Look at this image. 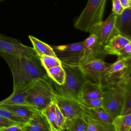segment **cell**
<instances>
[{
	"label": "cell",
	"instance_id": "cell-17",
	"mask_svg": "<svg viewBox=\"0 0 131 131\" xmlns=\"http://www.w3.org/2000/svg\"><path fill=\"white\" fill-rule=\"evenodd\" d=\"M16 116L28 122L37 111L34 107L29 105H0Z\"/></svg>",
	"mask_w": 131,
	"mask_h": 131
},
{
	"label": "cell",
	"instance_id": "cell-21",
	"mask_svg": "<svg viewBox=\"0 0 131 131\" xmlns=\"http://www.w3.org/2000/svg\"><path fill=\"white\" fill-rule=\"evenodd\" d=\"M85 113L98 120L108 123L113 121V119L103 107L90 108L85 106Z\"/></svg>",
	"mask_w": 131,
	"mask_h": 131
},
{
	"label": "cell",
	"instance_id": "cell-28",
	"mask_svg": "<svg viewBox=\"0 0 131 131\" xmlns=\"http://www.w3.org/2000/svg\"><path fill=\"white\" fill-rule=\"evenodd\" d=\"M0 116L13 121L21 126H23L27 122L22 118L16 116L10 111L1 107H0Z\"/></svg>",
	"mask_w": 131,
	"mask_h": 131
},
{
	"label": "cell",
	"instance_id": "cell-18",
	"mask_svg": "<svg viewBox=\"0 0 131 131\" xmlns=\"http://www.w3.org/2000/svg\"><path fill=\"white\" fill-rule=\"evenodd\" d=\"M85 118L88 122L87 131H115L112 123L98 120L86 113Z\"/></svg>",
	"mask_w": 131,
	"mask_h": 131
},
{
	"label": "cell",
	"instance_id": "cell-20",
	"mask_svg": "<svg viewBox=\"0 0 131 131\" xmlns=\"http://www.w3.org/2000/svg\"><path fill=\"white\" fill-rule=\"evenodd\" d=\"M26 89L13 91L7 98L0 101V105H28L26 101Z\"/></svg>",
	"mask_w": 131,
	"mask_h": 131
},
{
	"label": "cell",
	"instance_id": "cell-27",
	"mask_svg": "<svg viewBox=\"0 0 131 131\" xmlns=\"http://www.w3.org/2000/svg\"><path fill=\"white\" fill-rule=\"evenodd\" d=\"M131 87H129L125 94L121 110V115L131 114Z\"/></svg>",
	"mask_w": 131,
	"mask_h": 131
},
{
	"label": "cell",
	"instance_id": "cell-13",
	"mask_svg": "<svg viewBox=\"0 0 131 131\" xmlns=\"http://www.w3.org/2000/svg\"><path fill=\"white\" fill-rule=\"evenodd\" d=\"M115 29L118 34L131 40V8L124 9L120 14H116Z\"/></svg>",
	"mask_w": 131,
	"mask_h": 131
},
{
	"label": "cell",
	"instance_id": "cell-35",
	"mask_svg": "<svg viewBox=\"0 0 131 131\" xmlns=\"http://www.w3.org/2000/svg\"><path fill=\"white\" fill-rule=\"evenodd\" d=\"M119 1L123 9L130 7V5H131L130 0H119Z\"/></svg>",
	"mask_w": 131,
	"mask_h": 131
},
{
	"label": "cell",
	"instance_id": "cell-15",
	"mask_svg": "<svg viewBox=\"0 0 131 131\" xmlns=\"http://www.w3.org/2000/svg\"><path fill=\"white\" fill-rule=\"evenodd\" d=\"M131 40L119 34L113 36L104 46L103 50L107 55H116L117 53L126 44L130 43Z\"/></svg>",
	"mask_w": 131,
	"mask_h": 131
},
{
	"label": "cell",
	"instance_id": "cell-31",
	"mask_svg": "<svg viewBox=\"0 0 131 131\" xmlns=\"http://www.w3.org/2000/svg\"><path fill=\"white\" fill-rule=\"evenodd\" d=\"M118 59L131 57V44L128 43L123 47L117 54Z\"/></svg>",
	"mask_w": 131,
	"mask_h": 131
},
{
	"label": "cell",
	"instance_id": "cell-10",
	"mask_svg": "<svg viewBox=\"0 0 131 131\" xmlns=\"http://www.w3.org/2000/svg\"><path fill=\"white\" fill-rule=\"evenodd\" d=\"M54 101L67 119L85 117V106L75 99L55 95Z\"/></svg>",
	"mask_w": 131,
	"mask_h": 131
},
{
	"label": "cell",
	"instance_id": "cell-11",
	"mask_svg": "<svg viewBox=\"0 0 131 131\" xmlns=\"http://www.w3.org/2000/svg\"><path fill=\"white\" fill-rule=\"evenodd\" d=\"M116 14L112 12L104 21H102L92 33L96 35L99 43L104 47L114 35L118 34L115 29Z\"/></svg>",
	"mask_w": 131,
	"mask_h": 131
},
{
	"label": "cell",
	"instance_id": "cell-8",
	"mask_svg": "<svg viewBox=\"0 0 131 131\" xmlns=\"http://www.w3.org/2000/svg\"><path fill=\"white\" fill-rule=\"evenodd\" d=\"M110 65L103 59L92 58L83 61L79 67L86 80L103 86L104 75Z\"/></svg>",
	"mask_w": 131,
	"mask_h": 131
},
{
	"label": "cell",
	"instance_id": "cell-24",
	"mask_svg": "<svg viewBox=\"0 0 131 131\" xmlns=\"http://www.w3.org/2000/svg\"><path fill=\"white\" fill-rule=\"evenodd\" d=\"M48 77L59 85L64 83L66 79V72L62 64L46 70Z\"/></svg>",
	"mask_w": 131,
	"mask_h": 131
},
{
	"label": "cell",
	"instance_id": "cell-23",
	"mask_svg": "<svg viewBox=\"0 0 131 131\" xmlns=\"http://www.w3.org/2000/svg\"><path fill=\"white\" fill-rule=\"evenodd\" d=\"M115 131H129L131 128V114L118 115L112 122Z\"/></svg>",
	"mask_w": 131,
	"mask_h": 131
},
{
	"label": "cell",
	"instance_id": "cell-2",
	"mask_svg": "<svg viewBox=\"0 0 131 131\" xmlns=\"http://www.w3.org/2000/svg\"><path fill=\"white\" fill-rule=\"evenodd\" d=\"M62 66L66 72V79L63 84L59 85L49 78L53 92L56 95L73 98L80 101L81 89L86 80L79 67Z\"/></svg>",
	"mask_w": 131,
	"mask_h": 131
},
{
	"label": "cell",
	"instance_id": "cell-33",
	"mask_svg": "<svg viewBox=\"0 0 131 131\" xmlns=\"http://www.w3.org/2000/svg\"><path fill=\"white\" fill-rule=\"evenodd\" d=\"M18 124L15 122L8 119L4 117L0 116V129L6 127H8L13 125ZM19 125V124H18Z\"/></svg>",
	"mask_w": 131,
	"mask_h": 131
},
{
	"label": "cell",
	"instance_id": "cell-14",
	"mask_svg": "<svg viewBox=\"0 0 131 131\" xmlns=\"http://www.w3.org/2000/svg\"><path fill=\"white\" fill-rule=\"evenodd\" d=\"M21 127L23 131H53L44 115L38 111Z\"/></svg>",
	"mask_w": 131,
	"mask_h": 131
},
{
	"label": "cell",
	"instance_id": "cell-22",
	"mask_svg": "<svg viewBox=\"0 0 131 131\" xmlns=\"http://www.w3.org/2000/svg\"><path fill=\"white\" fill-rule=\"evenodd\" d=\"M64 129L66 131H87L88 122L85 117L67 119Z\"/></svg>",
	"mask_w": 131,
	"mask_h": 131
},
{
	"label": "cell",
	"instance_id": "cell-12",
	"mask_svg": "<svg viewBox=\"0 0 131 131\" xmlns=\"http://www.w3.org/2000/svg\"><path fill=\"white\" fill-rule=\"evenodd\" d=\"M83 47L84 55L81 62L92 58H99L104 60L107 56L104 51V47L99 43L95 34L91 33L85 40L83 41Z\"/></svg>",
	"mask_w": 131,
	"mask_h": 131
},
{
	"label": "cell",
	"instance_id": "cell-25",
	"mask_svg": "<svg viewBox=\"0 0 131 131\" xmlns=\"http://www.w3.org/2000/svg\"><path fill=\"white\" fill-rule=\"evenodd\" d=\"M55 103L54 102L41 111L52 127L53 131H60L56 125L55 119Z\"/></svg>",
	"mask_w": 131,
	"mask_h": 131
},
{
	"label": "cell",
	"instance_id": "cell-5",
	"mask_svg": "<svg viewBox=\"0 0 131 131\" xmlns=\"http://www.w3.org/2000/svg\"><path fill=\"white\" fill-rule=\"evenodd\" d=\"M131 83H117L103 88L102 107L114 119L120 115L126 91Z\"/></svg>",
	"mask_w": 131,
	"mask_h": 131
},
{
	"label": "cell",
	"instance_id": "cell-4",
	"mask_svg": "<svg viewBox=\"0 0 131 131\" xmlns=\"http://www.w3.org/2000/svg\"><path fill=\"white\" fill-rule=\"evenodd\" d=\"M106 3V0H88L84 9L75 21L74 27L92 33L102 21Z\"/></svg>",
	"mask_w": 131,
	"mask_h": 131
},
{
	"label": "cell",
	"instance_id": "cell-3",
	"mask_svg": "<svg viewBox=\"0 0 131 131\" xmlns=\"http://www.w3.org/2000/svg\"><path fill=\"white\" fill-rule=\"evenodd\" d=\"M26 92L27 104L38 111L41 112L54 102L55 94L49 77L34 81L26 89Z\"/></svg>",
	"mask_w": 131,
	"mask_h": 131
},
{
	"label": "cell",
	"instance_id": "cell-29",
	"mask_svg": "<svg viewBox=\"0 0 131 131\" xmlns=\"http://www.w3.org/2000/svg\"><path fill=\"white\" fill-rule=\"evenodd\" d=\"M55 119L56 125L59 130L60 131H64L67 119L63 116L56 104L55 105Z\"/></svg>",
	"mask_w": 131,
	"mask_h": 131
},
{
	"label": "cell",
	"instance_id": "cell-7",
	"mask_svg": "<svg viewBox=\"0 0 131 131\" xmlns=\"http://www.w3.org/2000/svg\"><path fill=\"white\" fill-rule=\"evenodd\" d=\"M51 47L63 65L79 67L84 57L83 41Z\"/></svg>",
	"mask_w": 131,
	"mask_h": 131
},
{
	"label": "cell",
	"instance_id": "cell-30",
	"mask_svg": "<svg viewBox=\"0 0 131 131\" xmlns=\"http://www.w3.org/2000/svg\"><path fill=\"white\" fill-rule=\"evenodd\" d=\"M80 102L87 107L92 108L97 107H102V98H92L82 99Z\"/></svg>",
	"mask_w": 131,
	"mask_h": 131
},
{
	"label": "cell",
	"instance_id": "cell-34",
	"mask_svg": "<svg viewBox=\"0 0 131 131\" xmlns=\"http://www.w3.org/2000/svg\"><path fill=\"white\" fill-rule=\"evenodd\" d=\"M22 126L18 124L13 125L0 129V131H23Z\"/></svg>",
	"mask_w": 131,
	"mask_h": 131
},
{
	"label": "cell",
	"instance_id": "cell-16",
	"mask_svg": "<svg viewBox=\"0 0 131 131\" xmlns=\"http://www.w3.org/2000/svg\"><path fill=\"white\" fill-rule=\"evenodd\" d=\"M103 91V89L101 85L86 80L81 89L80 101L85 99L102 98Z\"/></svg>",
	"mask_w": 131,
	"mask_h": 131
},
{
	"label": "cell",
	"instance_id": "cell-1",
	"mask_svg": "<svg viewBox=\"0 0 131 131\" xmlns=\"http://www.w3.org/2000/svg\"><path fill=\"white\" fill-rule=\"evenodd\" d=\"M0 56L4 59L11 71L13 91L26 90L36 80L48 77L40 60L1 52Z\"/></svg>",
	"mask_w": 131,
	"mask_h": 131
},
{
	"label": "cell",
	"instance_id": "cell-26",
	"mask_svg": "<svg viewBox=\"0 0 131 131\" xmlns=\"http://www.w3.org/2000/svg\"><path fill=\"white\" fill-rule=\"evenodd\" d=\"M39 60L41 64L46 70L61 64L60 61L57 57L42 55L39 57Z\"/></svg>",
	"mask_w": 131,
	"mask_h": 131
},
{
	"label": "cell",
	"instance_id": "cell-36",
	"mask_svg": "<svg viewBox=\"0 0 131 131\" xmlns=\"http://www.w3.org/2000/svg\"><path fill=\"white\" fill-rule=\"evenodd\" d=\"M130 1H131V0H130Z\"/></svg>",
	"mask_w": 131,
	"mask_h": 131
},
{
	"label": "cell",
	"instance_id": "cell-6",
	"mask_svg": "<svg viewBox=\"0 0 131 131\" xmlns=\"http://www.w3.org/2000/svg\"><path fill=\"white\" fill-rule=\"evenodd\" d=\"M131 57L118 59L111 64L104 77L103 88L117 83H131Z\"/></svg>",
	"mask_w": 131,
	"mask_h": 131
},
{
	"label": "cell",
	"instance_id": "cell-19",
	"mask_svg": "<svg viewBox=\"0 0 131 131\" xmlns=\"http://www.w3.org/2000/svg\"><path fill=\"white\" fill-rule=\"evenodd\" d=\"M29 38L33 45V48L39 57L42 55H49L56 57L51 46L42 42L36 37L29 35Z\"/></svg>",
	"mask_w": 131,
	"mask_h": 131
},
{
	"label": "cell",
	"instance_id": "cell-32",
	"mask_svg": "<svg viewBox=\"0 0 131 131\" xmlns=\"http://www.w3.org/2000/svg\"><path fill=\"white\" fill-rule=\"evenodd\" d=\"M113 4L112 7V12L115 14H121L123 10H124L123 8L121 6V4L119 0H112Z\"/></svg>",
	"mask_w": 131,
	"mask_h": 131
},
{
	"label": "cell",
	"instance_id": "cell-9",
	"mask_svg": "<svg viewBox=\"0 0 131 131\" xmlns=\"http://www.w3.org/2000/svg\"><path fill=\"white\" fill-rule=\"evenodd\" d=\"M0 52L11 55L26 56L39 60L33 47L24 45L16 39L2 34H0Z\"/></svg>",
	"mask_w": 131,
	"mask_h": 131
}]
</instances>
